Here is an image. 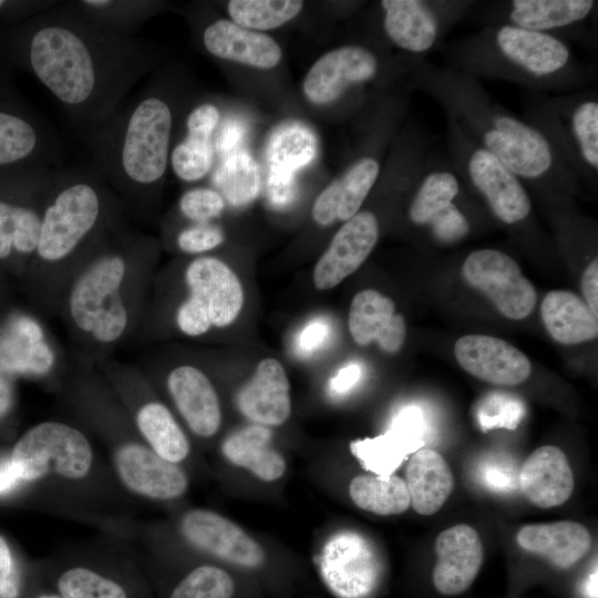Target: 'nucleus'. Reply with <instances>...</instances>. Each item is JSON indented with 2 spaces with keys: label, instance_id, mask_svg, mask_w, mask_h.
<instances>
[{
  "label": "nucleus",
  "instance_id": "1",
  "mask_svg": "<svg viewBox=\"0 0 598 598\" xmlns=\"http://www.w3.org/2000/svg\"><path fill=\"white\" fill-rule=\"evenodd\" d=\"M24 55L76 132L107 122L154 62L145 40L105 29L74 0L59 1L37 14L28 29Z\"/></svg>",
  "mask_w": 598,
  "mask_h": 598
},
{
  "label": "nucleus",
  "instance_id": "2",
  "mask_svg": "<svg viewBox=\"0 0 598 598\" xmlns=\"http://www.w3.org/2000/svg\"><path fill=\"white\" fill-rule=\"evenodd\" d=\"M155 247L128 223L111 231L74 274L56 311L72 355L96 364L137 339L151 300Z\"/></svg>",
  "mask_w": 598,
  "mask_h": 598
},
{
  "label": "nucleus",
  "instance_id": "3",
  "mask_svg": "<svg viewBox=\"0 0 598 598\" xmlns=\"http://www.w3.org/2000/svg\"><path fill=\"white\" fill-rule=\"evenodd\" d=\"M128 223L122 203L91 164L56 168L37 248L20 280L37 311L56 316L74 274L111 231Z\"/></svg>",
  "mask_w": 598,
  "mask_h": 598
},
{
  "label": "nucleus",
  "instance_id": "4",
  "mask_svg": "<svg viewBox=\"0 0 598 598\" xmlns=\"http://www.w3.org/2000/svg\"><path fill=\"white\" fill-rule=\"evenodd\" d=\"M414 84L433 97L446 120L494 155L523 184L549 195H569L577 179L546 138L492 100L480 80L426 58L410 56Z\"/></svg>",
  "mask_w": 598,
  "mask_h": 598
},
{
  "label": "nucleus",
  "instance_id": "5",
  "mask_svg": "<svg viewBox=\"0 0 598 598\" xmlns=\"http://www.w3.org/2000/svg\"><path fill=\"white\" fill-rule=\"evenodd\" d=\"M130 95L107 122L78 134L91 165L137 227L146 220L169 163L174 111L152 85Z\"/></svg>",
  "mask_w": 598,
  "mask_h": 598
},
{
  "label": "nucleus",
  "instance_id": "6",
  "mask_svg": "<svg viewBox=\"0 0 598 598\" xmlns=\"http://www.w3.org/2000/svg\"><path fill=\"white\" fill-rule=\"evenodd\" d=\"M61 389L73 413L105 443L113 473L130 494L166 502L186 493V473L159 457L140 437L95 364L71 355Z\"/></svg>",
  "mask_w": 598,
  "mask_h": 598
},
{
  "label": "nucleus",
  "instance_id": "7",
  "mask_svg": "<svg viewBox=\"0 0 598 598\" xmlns=\"http://www.w3.org/2000/svg\"><path fill=\"white\" fill-rule=\"evenodd\" d=\"M445 66L477 80H502L530 92H573L592 81V68L573 53L567 41L506 24L443 43Z\"/></svg>",
  "mask_w": 598,
  "mask_h": 598
},
{
  "label": "nucleus",
  "instance_id": "8",
  "mask_svg": "<svg viewBox=\"0 0 598 598\" xmlns=\"http://www.w3.org/2000/svg\"><path fill=\"white\" fill-rule=\"evenodd\" d=\"M523 120L546 138L577 181H597V90L558 95L529 91L524 97Z\"/></svg>",
  "mask_w": 598,
  "mask_h": 598
},
{
  "label": "nucleus",
  "instance_id": "9",
  "mask_svg": "<svg viewBox=\"0 0 598 598\" xmlns=\"http://www.w3.org/2000/svg\"><path fill=\"white\" fill-rule=\"evenodd\" d=\"M10 461L21 482L48 481L83 485L96 468V455L87 434L60 420L42 421L16 442Z\"/></svg>",
  "mask_w": 598,
  "mask_h": 598
},
{
  "label": "nucleus",
  "instance_id": "10",
  "mask_svg": "<svg viewBox=\"0 0 598 598\" xmlns=\"http://www.w3.org/2000/svg\"><path fill=\"white\" fill-rule=\"evenodd\" d=\"M186 295L175 308L174 323L189 338H198L213 328L230 326L244 306L239 278L221 259L198 256L183 270Z\"/></svg>",
  "mask_w": 598,
  "mask_h": 598
},
{
  "label": "nucleus",
  "instance_id": "11",
  "mask_svg": "<svg viewBox=\"0 0 598 598\" xmlns=\"http://www.w3.org/2000/svg\"><path fill=\"white\" fill-rule=\"evenodd\" d=\"M446 142L447 157L463 183L485 202L498 221L517 227L530 218V197L513 172L450 121Z\"/></svg>",
  "mask_w": 598,
  "mask_h": 598
},
{
  "label": "nucleus",
  "instance_id": "12",
  "mask_svg": "<svg viewBox=\"0 0 598 598\" xmlns=\"http://www.w3.org/2000/svg\"><path fill=\"white\" fill-rule=\"evenodd\" d=\"M130 416L140 437L163 460L179 465L190 452L189 441L172 411L151 393L138 365L114 357L95 364Z\"/></svg>",
  "mask_w": 598,
  "mask_h": 598
},
{
  "label": "nucleus",
  "instance_id": "13",
  "mask_svg": "<svg viewBox=\"0 0 598 598\" xmlns=\"http://www.w3.org/2000/svg\"><path fill=\"white\" fill-rule=\"evenodd\" d=\"M464 186L448 157L431 151L412 186L409 221L441 245L460 243L471 233L470 217L457 203Z\"/></svg>",
  "mask_w": 598,
  "mask_h": 598
},
{
  "label": "nucleus",
  "instance_id": "14",
  "mask_svg": "<svg viewBox=\"0 0 598 598\" xmlns=\"http://www.w3.org/2000/svg\"><path fill=\"white\" fill-rule=\"evenodd\" d=\"M475 1L382 0V25L389 41L409 53L425 58L440 49L445 35L464 19Z\"/></svg>",
  "mask_w": 598,
  "mask_h": 598
},
{
  "label": "nucleus",
  "instance_id": "15",
  "mask_svg": "<svg viewBox=\"0 0 598 598\" xmlns=\"http://www.w3.org/2000/svg\"><path fill=\"white\" fill-rule=\"evenodd\" d=\"M594 0L475 1L470 12L482 25L506 24L566 40L586 39L596 14Z\"/></svg>",
  "mask_w": 598,
  "mask_h": 598
},
{
  "label": "nucleus",
  "instance_id": "16",
  "mask_svg": "<svg viewBox=\"0 0 598 598\" xmlns=\"http://www.w3.org/2000/svg\"><path fill=\"white\" fill-rule=\"evenodd\" d=\"M70 359L33 315L14 312L0 326V369L12 379L28 377L62 385Z\"/></svg>",
  "mask_w": 598,
  "mask_h": 598
},
{
  "label": "nucleus",
  "instance_id": "17",
  "mask_svg": "<svg viewBox=\"0 0 598 598\" xmlns=\"http://www.w3.org/2000/svg\"><path fill=\"white\" fill-rule=\"evenodd\" d=\"M462 275L508 319L527 318L536 305L534 286L506 252L492 248L474 250L463 261Z\"/></svg>",
  "mask_w": 598,
  "mask_h": 598
},
{
  "label": "nucleus",
  "instance_id": "18",
  "mask_svg": "<svg viewBox=\"0 0 598 598\" xmlns=\"http://www.w3.org/2000/svg\"><path fill=\"white\" fill-rule=\"evenodd\" d=\"M48 585L61 598H144L140 570L122 560L56 561L48 566Z\"/></svg>",
  "mask_w": 598,
  "mask_h": 598
},
{
  "label": "nucleus",
  "instance_id": "19",
  "mask_svg": "<svg viewBox=\"0 0 598 598\" xmlns=\"http://www.w3.org/2000/svg\"><path fill=\"white\" fill-rule=\"evenodd\" d=\"M56 168L20 199L0 197V267L19 280L35 251L43 206Z\"/></svg>",
  "mask_w": 598,
  "mask_h": 598
},
{
  "label": "nucleus",
  "instance_id": "20",
  "mask_svg": "<svg viewBox=\"0 0 598 598\" xmlns=\"http://www.w3.org/2000/svg\"><path fill=\"white\" fill-rule=\"evenodd\" d=\"M381 70V59L372 49L358 44L340 47L311 66L303 80V93L313 104H329L350 89L373 82Z\"/></svg>",
  "mask_w": 598,
  "mask_h": 598
},
{
  "label": "nucleus",
  "instance_id": "21",
  "mask_svg": "<svg viewBox=\"0 0 598 598\" xmlns=\"http://www.w3.org/2000/svg\"><path fill=\"white\" fill-rule=\"evenodd\" d=\"M320 568L329 587L343 598H361L379 577V558L361 534L343 530L332 535L320 555Z\"/></svg>",
  "mask_w": 598,
  "mask_h": 598
},
{
  "label": "nucleus",
  "instance_id": "22",
  "mask_svg": "<svg viewBox=\"0 0 598 598\" xmlns=\"http://www.w3.org/2000/svg\"><path fill=\"white\" fill-rule=\"evenodd\" d=\"M179 532L193 547L227 563L246 568H258L265 563V551L257 540L210 509L187 511L181 518Z\"/></svg>",
  "mask_w": 598,
  "mask_h": 598
},
{
  "label": "nucleus",
  "instance_id": "23",
  "mask_svg": "<svg viewBox=\"0 0 598 598\" xmlns=\"http://www.w3.org/2000/svg\"><path fill=\"white\" fill-rule=\"evenodd\" d=\"M379 236L380 221L372 210H359L344 221L315 266V287L331 289L353 274L372 252Z\"/></svg>",
  "mask_w": 598,
  "mask_h": 598
},
{
  "label": "nucleus",
  "instance_id": "24",
  "mask_svg": "<svg viewBox=\"0 0 598 598\" xmlns=\"http://www.w3.org/2000/svg\"><path fill=\"white\" fill-rule=\"evenodd\" d=\"M165 388L177 412L196 436H214L221 424L217 391L208 375L198 367L182 363L165 377Z\"/></svg>",
  "mask_w": 598,
  "mask_h": 598
},
{
  "label": "nucleus",
  "instance_id": "25",
  "mask_svg": "<svg viewBox=\"0 0 598 598\" xmlns=\"http://www.w3.org/2000/svg\"><path fill=\"white\" fill-rule=\"evenodd\" d=\"M454 355L466 372L497 385L519 384L532 372V364L520 350L487 334L461 337L454 344Z\"/></svg>",
  "mask_w": 598,
  "mask_h": 598
},
{
  "label": "nucleus",
  "instance_id": "26",
  "mask_svg": "<svg viewBox=\"0 0 598 598\" xmlns=\"http://www.w3.org/2000/svg\"><path fill=\"white\" fill-rule=\"evenodd\" d=\"M433 584L439 592L456 596L470 588L481 569L484 549L477 532L466 525L450 527L436 537Z\"/></svg>",
  "mask_w": 598,
  "mask_h": 598
},
{
  "label": "nucleus",
  "instance_id": "27",
  "mask_svg": "<svg viewBox=\"0 0 598 598\" xmlns=\"http://www.w3.org/2000/svg\"><path fill=\"white\" fill-rule=\"evenodd\" d=\"M381 171L379 158L363 154L326 187L315 200L312 218L320 226L347 221L362 207Z\"/></svg>",
  "mask_w": 598,
  "mask_h": 598
},
{
  "label": "nucleus",
  "instance_id": "28",
  "mask_svg": "<svg viewBox=\"0 0 598 598\" xmlns=\"http://www.w3.org/2000/svg\"><path fill=\"white\" fill-rule=\"evenodd\" d=\"M348 327L357 344L375 341L386 353L400 351L406 337L404 317L395 313L393 300L374 289L359 291L352 298Z\"/></svg>",
  "mask_w": 598,
  "mask_h": 598
},
{
  "label": "nucleus",
  "instance_id": "29",
  "mask_svg": "<svg viewBox=\"0 0 598 598\" xmlns=\"http://www.w3.org/2000/svg\"><path fill=\"white\" fill-rule=\"evenodd\" d=\"M290 384L281 363L262 359L237 393V406L248 420L265 426L283 424L291 413Z\"/></svg>",
  "mask_w": 598,
  "mask_h": 598
},
{
  "label": "nucleus",
  "instance_id": "30",
  "mask_svg": "<svg viewBox=\"0 0 598 598\" xmlns=\"http://www.w3.org/2000/svg\"><path fill=\"white\" fill-rule=\"evenodd\" d=\"M518 483L524 496L540 508L564 504L575 486L574 474L565 453L553 445L536 448L525 460Z\"/></svg>",
  "mask_w": 598,
  "mask_h": 598
},
{
  "label": "nucleus",
  "instance_id": "31",
  "mask_svg": "<svg viewBox=\"0 0 598 598\" xmlns=\"http://www.w3.org/2000/svg\"><path fill=\"white\" fill-rule=\"evenodd\" d=\"M202 42L216 58L258 69H271L281 59V49L272 38L226 19L209 23L202 33Z\"/></svg>",
  "mask_w": 598,
  "mask_h": 598
},
{
  "label": "nucleus",
  "instance_id": "32",
  "mask_svg": "<svg viewBox=\"0 0 598 598\" xmlns=\"http://www.w3.org/2000/svg\"><path fill=\"white\" fill-rule=\"evenodd\" d=\"M516 542L526 551L548 559L558 568H569L591 548L588 529L574 520L523 526Z\"/></svg>",
  "mask_w": 598,
  "mask_h": 598
},
{
  "label": "nucleus",
  "instance_id": "33",
  "mask_svg": "<svg viewBox=\"0 0 598 598\" xmlns=\"http://www.w3.org/2000/svg\"><path fill=\"white\" fill-rule=\"evenodd\" d=\"M405 484L411 505L421 515L436 513L453 489V475L444 457L432 448H419L409 458Z\"/></svg>",
  "mask_w": 598,
  "mask_h": 598
},
{
  "label": "nucleus",
  "instance_id": "34",
  "mask_svg": "<svg viewBox=\"0 0 598 598\" xmlns=\"http://www.w3.org/2000/svg\"><path fill=\"white\" fill-rule=\"evenodd\" d=\"M540 317L549 336L561 344H578L598 336V316L568 290L549 291L542 301Z\"/></svg>",
  "mask_w": 598,
  "mask_h": 598
},
{
  "label": "nucleus",
  "instance_id": "35",
  "mask_svg": "<svg viewBox=\"0 0 598 598\" xmlns=\"http://www.w3.org/2000/svg\"><path fill=\"white\" fill-rule=\"evenodd\" d=\"M271 439L268 426L247 425L225 439L221 452L231 464L248 470L265 482H272L285 474L286 461L272 446Z\"/></svg>",
  "mask_w": 598,
  "mask_h": 598
},
{
  "label": "nucleus",
  "instance_id": "36",
  "mask_svg": "<svg viewBox=\"0 0 598 598\" xmlns=\"http://www.w3.org/2000/svg\"><path fill=\"white\" fill-rule=\"evenodd\" d=\"M316 150V138L306 126L298 123L283 124L274 132L267 145V178H295L297 171L315 157Z\"/></svg>",
  "mask_w": 598,
  "mask_h": 598
},
{
  "label": "nucleus",
  "instance_id": "37",
  "mask_svg": "<svg viewBox=\"0 0 598 598\" xmlns=\"http://www.w3.org/2000/svg\"><path fill=\"white\" fill-rule=\"evenodd\" d=\"M423 445L422 441L409 436L395 427L384 434L353 441L350 445L352 454L362 466L378 476L388 477L402 464L409 454Z\"/></svg>",
  "mask_w": 598,
  "mask_h": 598
},
{
  "label": "nucleus",
  "instance_id": "38",
  "mask_svg": "<svg viewBox=\"0 0 598 598\" xmlns=\"http://www.w3.org/2000/svg\"><path fill=\"white\" fill-rule=\"evenodd\" d=\"M212 178L215 190L233 207L248 205L260 192L258 165L246 151H235L223 157Z\"/></svg>",
  "mask_w": 598,
  "mask_h": 598
},
{
  "label": "nucleus",
  "instance_id": "39",
  "mask_svg": "<svg viewBox=\"0 0 598 598\" xmlns=\"http://www.w3.org/2000/svg\"><path fill=\"white\" fill-rule=\"evenodd\" d=\"M349 493L358 507L382 516L401 514L411 505L405 481L395 475H359L351 481Z\"/></svg>",
  "mask_w": 598,
  "mask_h": 598
},
{
  "label": "nucleus",
  "instance_id": "40",
  "mask_svg": "<svg viewBox=\"0 0 598 598\" xmlns=\"http://www.w3.org/2000/svg\"><path fill=\"white\" fill-rule=\"evenodd\" d=\"M75 4L97 24L126 35H136L157 6L142 0H76Z\"/></svg>",
  "mask_w": 598,
  "mask_h": 598
},
{
  "label": "nucleus",
  "instance_id": "41",
  "mask_svg": "<svg viewBox=\"0 0 598 598\" xmlns=\"http://www.w3.org/2000/svg\"><path fill=\"white\" fill-rule=\"evenodd\" d=\"M302 4L298 0H230L227 10L238 25L249 30H270L293 19Z\"/></svg>",
  "mask_w": 598,
  "mask_h": 598
},
{
  "label": "nucleus",
  "instance_id": "42",
  "mask_svg": "<svg viewBox=\"0 0 598 598\" xmlns=\"http://www.w3.org/2000/svg\"><path fill=\"white\" fill-rule=\"evenodd\" d=\"M214 156L213 137L186 132L183 140L172 147L169 164L181 181L197 182L210 172Z\"/></svg>",
  "mask_w": 598,
  "mask_h": 598
},
{
  "label": "nucleus",
  "instance_id": "43",
  "mask_svg": "<svg viewBox=\"0 0 598 598\" xmlns=\"http://www.w3.org/2000/svg\"><path fill=\"white\" fill-rule=\"evenodd\" d=\"M234 592V580L226 570L213 565H200L174 586L169 598H231Z\"/></svg>",
  "mask_w": 598,
  "mask_h": 598
},
{
  "label": "nucleus",
  "instance_id": "44",
  "mask_svg": "<svg viewBox=\"0 0 598 598\" xmlns=\"http://www.w3.org/2000/svg\"><path fill=\"white\" fill-rule=\"evenodd\" d=\"M225 208L220 194L208 187L186 190L178 200V209L193 224H207L219 217Z\"/></svg>",
  "mask_w": 598,
  "mask_h": 598
},
{
  "label": "nucleus",
  "instance_id": "45",
  "mask_svg": "<svg viewBox=\"0 0 598 598\" xmlns=\"http://www.w3.org/2000/svg\"><path fill=\"white\" fill-rule=\"evenodd\" d=\"M523 405L503 394L485 400L477 415L483 430L493 427L515 429L523 416Z\"/></svg>",
  "mask_w": 598,
  "mask_h": 598
},
{
  "label": "nucleus",
  "instance_id": "46",
  "mask_svg": "<svg viewBox=\"0 0 598 598\" xmlns=\"http://www.w3.org/2000/svg\"><path fill=\"white\" fill-rule=\"evenodd\" d=\"M224 241L223 230L210 223L193 224L179 230L175 244L187 255H200L218 247Z\"/></svg>",
  "mask_w": 598,
  "mask_h": 598
},
{
  "label": "nucleus",
  "instance_id": "47",
  "mask_svg": "<svg viewBox=\"0 0 598 598\" xmlns=\"http://www.w3.org/2000/svg\"><path fill=\"white\" fill-rule=\"evenodd\" d=\"M22 577L12 550L0 535V598H20Z\"/></svg>",
  "mask_w": 598,
  "mask_h": 598
},
{
  "label": "nucleus",
  "instance_id": "48",
  "mask_svg": "<svg viewBox=\"0 0 598 598\" xmlns=\"http://www.w3.org/2000/svg\"><path fill=\"white\" fill-rule=\"evenodd\" d=\"M219 111L212 103L195 106L186 116V132L213 137L219 123Z\"/></svg>",
  "mask_w": 598,
  "mask_h": 598
},
{
  "label": "nucleus",
  "instance_id": "49",
  "mask_svg": "<svg viewBox=\"0 0 598 598\" xmlns=\"http://www.w3.org/2000/svg\"><path fill=\"white\" fill-rule=\"evenodd\" d=\"M245 134L246 126L241 121L227 118L219 127L216 137L213 141L215 153L223 158L235 152L236 147L244 140Z\"/></svg>",
  "mask_w": 598,
  "mask_h": 598
},
{
  "label": "nucleus",
  "instance_id": "50",
  "mask_svg": "<svg viewBox=\"0 0 598 598\" xmlns=\"http://www.w3.org/2000/svg\"><path fill=\"white\" fill-rule=\"evenodd\" d=\"M483 481L494 491L508 492L517 487L518 477L512 466L503 462L486 463L483 467Z\"/></svg>",
  "mask_w": 598,
  "mask_h": 598
},
{
  "label": "nucleus",
  "instance_id": "51",
  "mask_svg": "<svg viewBox=\"0 0 598 598\" xmlns=\"http://www.w3.org/2000/svg\"><path fill=\"white\" fill-rule=\"evenodd\" d=\"M329 333L328 324L322 320L308 323L298 337V348L302 352H313L321 347Z\"/></svg>",
  "mask_w": 598,
  "mask_h": 598
},
{
  "label": "nucleus",
  "instance_id": "52",
  "mask_svg": "<svg viewBox=\"0 0 598 598\" xmlns=\"http://www.w3.org/2000/svg\"><path fill=\"white\" fill-rule=\"evenodd\" d=\"M581 291L585 302L598 315V259L595 257L585 268L581 276Z\"/></svg>",
  "mask_w": 598,
  "mask_h": 598
},
{
  "label": "nucleus",
  "instance_id": "53",
  "mask_svg": "<svg viewBox=\"0 0 598 598\" xmlns=\"http://www.w3.org/2000/svg\"><path fill=\"white\" fill-rule=\"evenodd\" d=\"M296 178L286 181L267 179L268 198L276 207L289 205L296 196Z\"/></svg>",
  "mask_w": 598,
  "mask_h": 598
},
{
  "label": "nucleus",
  "instance_id": "54",
  "mask_svg": "<svg viewBox=\"0 0 598 598\" xmlns=\"http://www.w3.org/2000/svg\"><path fill=\"white\" fill-rule=\"evenodd\" d=\"M361 373V367L357 363H350L343 367L331 380V391L336 394L349 392L359 381Z\"/></svg>",
  "mask_w": 598,
  "mask_h": 598
},
{
  "label": "nucleus",
  "instance_id": "55",
  "mask_svg": "<svg viewBox=\"0 0 598 598\" xmlns=\"http://www.w3.org/2000/svg\"><path fill=\"white\" fill-rule=\"evenodd\" d=\"M13 403V379L0 369V421L12 411Z\"/></svg>",
  "mask_w": 598,
  "mask_h": 598
},
{
  "label": "nucleus",
  "instance_id": "56",
  "mask_svg": "<svg viewBox=\"0 0 598 598\" xmlns=\"http://www.w3.org/2000/svg\"><path fill=\"white\" fill-rule=\"evenodd\" d=\"M21 482L10 458L0 463V495L10 493Z\"/></svg>",
  "mask_w": 598,
  "mask_h": 598
},
{
  "label": "nucleus",
  "instance_id": "57",
  "mask_svg": "<svg viewBox=\"0 0 598 598\" xmlns=\"http://www.w3.org/2000/svg\"><path fill=\"white\" fill-rule=\"evenodd\" d=\"M33 598H61L49 585L47 590L39 591Z\"/></svg>",
  "mask_w": 598,
  "mask_h": 598
}]
</instances>
